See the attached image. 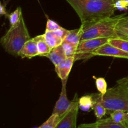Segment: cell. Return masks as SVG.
<instances>
[{
    "mask_svg": "<svg viewBox=\"0 0 128 128\" xmlns=\"http://www.w3.org/2000/svg\"><path fill=\"white\" fill-rule=\"evenodd\" d=\"M119 29H126L128 30V16H124L118 23L117 30Z\"/></svg>",
    "mask_w": 128,
    "mask_h": 128,
    "instance_id": "obj_26",
    "label": "cell"
},
{
    "mask_svg": "<svg viewBox=\"0 0 128 128\" xmlns=\"http://www.w3.org/2000/svg\"><path fill=\"white\" fill-rule=\"evenodd\" d=\"M44 35L46 42L51 49L60 46L63 41V40L56 36L53 33V32L45 31Z\"/></svg>",
    "mask_w": 128,
    "mask_h": 128,
    "instance_id": "obj_16",
    "label": "cell"
},
{
    "mask_svg": "<svg viewBox=\"0 0 128 128\" xmlns=\"http://www.w3.org/2000/svg\"><path fill=\"white\" fill-rule=\"evenodd\" d=\"M117 33L119 38L128 40V30L119 29V30H117Z\"/></svg>",
    "mask_w": 128,
    "mask_h": 128,
    "instance_id": "obj_27",
    "label": "cell"
},
{
    "mask_svg": "<svg viewBox=\"0 0 128 128\" xmlns=\"http://www.w3.org/2000/svg\"><path fill=\"white\" fill-rule=\"evenodd\" d=\"M23 16L17 24L10 26L8 31L1 38V46L10 54L19 56V53L25 43L31 40Z\"/></svg>",
    "mask_w": 128,
    "mask_h": 128,
    "instance_id": "obj_3",
    "label": "cell"
},
{
    "mask_svg": "<svg viewBox=\"0 0 128 128\" xmlns=\"http://www.w3.org/2000/svg\"><path fill=\"white\" fill-rule=\"evenodd\" d=\"M39 56L37 42L33 38H31L24 44L19 53V56L21 58L31 59Z\"/></svg>",
    "mask_w": 128,
    "mask_h": 128,
    "instance_id": "obj_10",
    "label": "cell"
},
{
    "mask_svg": "<svg viewBox=\"0 0 128 128\" xmlns=\"http://www.w3.org/2000/svg\"><path fill=\"white\" fill-rule=\"evenodd\" d=\"M62 116H60L57 114H52L51 116L38 128H55Z\"/></svg>",
    "mask_w": 128,
    "mask_h": 128,
    "instance_id": "obj_19",
    "label": "cell"
},
{
    "mask_svg": "<svg viewBox=\"0 0 128 128\" xmlns=\"http://www.w3.org/2000/svg\"><path fill=\"white\" fill-rule=\"evenodd\" d=\"M38 1H39V0H38Z\"/></svg>",
    "mask_w": 128,
    "mask_h": 128,
    "instance_id": "obj_32",
    "label": "cell"
},
{
    "mask_svg": "<svg viewBox=\"0 0 128 128\" xmlns=\"http://www.w3.org/2000/svg\"><path fill=\"white\" fill-rule=\"evenodd\" d=\"M46 57L52 62L54 66L67 58V56L61 44L54 48L51 49V51L46 56Z\"/></svg>",
    "mask_w": 128,
    "mask_h": 128,
    "instance_id": "obj_11",
    "label": "cell"
},
{
    "mask_svg": "<svg viewBox=\"0 0 128 128\" xmlns=\"http://www.w3.org/2000/svg\"><path fill=\"white\" fill-rule=\"evenodd\" d=\"M72 103L68 111L62 116L55 128H76V121L78 114L79 99L76 94L72 100Z\"/></svg>",
    "mask_w": 128,
    "mask_h": 128,
    "instance_id": "obj_6",
    "label": "cell"
},
{
    "mask_svg": "<svg viewBox=\"0 0 128 128\" xmlns=\"http://www.w3.org/2000/svg\"><path fill=\"white\" fill-rule=\"evenodd\" d=\"M78 128H104L103 127L99 126L96 122L94 123H89V124H82L80 125Z\"/></svg>",
    "mask_w": 128,
    "mask_h": 128,
    "instance_id": "obj_28",
    "label": "cell"
},
{
    "mask_svg": "<svg viewBox=\"0 0 128 128\" xmlns=\"http://www.w3.org/2000/svg\"></svg>",
    "mask_w": 128,
    "mask_h": 128,
    "instance_id": "obj_31",
    "label": "cell"
},
{
    "mask_svg": "<svg viewBox=\"0 0 128 128\" xmlns=\"http://www.w3.org/2000/svg\"><path fill=\"white\" fill-rule=\"evenodd\" d=\"M22 10L21 7H18L17 8L11 13L8 14L7 17L8 18L10 23V26H14L20 21L21 18L22 17Z\"/></svg>",
    "mask_w": 128,
    "mask_h": 128,
    "instance_id": "obj_21",
    "label": "cell"
},
{
    "mask_svg": "<svg viewBox=\"0 0 128 128\" xmlns=\"http://www.w3.org/2000/svg\"><path fill=\"white\" fill-rule=\"evenodd\" d=\"M61 45L63 48V50L64 51L67 58L75 56L76 50H77V46L73 44L72 43L66 41V40H63Z\"/></svg>",
    "mask_w": 128,
    "mask_h": 128,
    "instance_id": "obj_20",
    "label": "cell"
},
{
    "mask_svg": "<svg viewBox=\"0 0 128 128\" xmlns=\"http://www.w3.org/2000/svg\"><path fill=\"white\" fill-rule=\"evenodd\" d=\"M0 14L5 15L6 16H7V15L8 14L6 10V5L2 4L1 2L0 3Z\"/></svg>",
    "mask_w": 128,
    "mask_h": 128,
    "instance_id": "obj_29",
    "label": "cell"
},
{
    "mask_svg": "<svg viewBox=\"0 0 128 128\" xmlns=\"http://www.w3.org/2000/svg\"><path fill=\"white\" fill-rule=\"evenodd\" d=\"M95 101L92 95H86L79 99V108L84 112L90 111L92 110Z\"/></svg>",
    "mask_w": 128,
    "mask_h": 128,
    "instance_id": "obj_15",
    "label": "cell"
},
{
    "mask_svg": "<svg viewBox=\"0 0 128 128\" xmlns=\"http://www.w3.org/2000/svg\"><path fill=\"white\" fill-rule=\"evenodd\" d=\"M110 117L114 122H127L128 121V112L121 110H116L110 113Z\"/></svg>",
    "mask_w": 128,
    "mask_h": 128,
    "instance_id": "obj_18",
    "label": "cell"
},
{
    "mask_svg": "<svg viewBox=\"0 0 128 128\" xmlns=\"http://www.w3.org/2000/svg\"><path fill=\"white\" fill-rule=\"evenodd\" d=\"M33 39L37 42L39 56L46 57V56L51 51V49L50 48V47L46 42L44 34L41 35H38V36L33 38Z\"/></svg>",
    "mask_w": 128,
    "mask_h": 128,
    "instance_id": "obj_12",
    "label": "cell"
},
{
    "mask_svg": "<svg viewBox=\"0 0 128 128\" xmlns=\"http://www.w3.org/2000/svg\"><path fill=\"white\" fill-rule=\"evenodd\" d=\"M108 38H94L81 41L79 43L75 54V61L90 58L94 56L92 52L102 45L109 42Z\"/></svg>",
    "mask_w": 128,
    "mask_h": 128,
    "instance_id": "obj_5",
    "label": "cell"
},
{
    "mask_svg": "<svg viewBox=\"0 0 128 128\" xmlns=\"http://www.w3.org/2000/svg\"><path fill=\"white\" fill-rule=\"evenodd\" d=\"M94 101L100 102L108 111L121 110L128 112V85L119 84L108 90L104 94H92Z\"/></svg>",
    "mask_w": 128,
    "mask_h": 128,
    "instance_id": "obj_4",
    "label": "cell"
},
{
    "mask_svg": "<svg viewBox=\"0 0 128 128\" xmlns=\"http://www.w3.org/2000/svg\"><path fill=\"white\" fill-rule=\"evenodd\" d=\"M68 31L69 30H66V29L64 28L61 27L58 30H56V31H53V33L56 36H57L58 37L61 38V40H64L65 39V38H66V36H67L68 33Z\"/></svg>",
    "mask_w": 128,
    "mask_h": 128,
    "instance_id": "obj_25",
    "label": "cell"
},
{
    "mask_svg": "<svg viewBox=\"0 0 128 128\" xmlns=\"http://www.w3.org/2000/svg\"><path fill=\"white\" fill-rule=\"evenodd\" d=\"M74 61V56H71L67 58L66 60L54 66L55 71L61 80H68Z\"/></svg>",
    "mask_w": 128,
    "mask_h": 128,
    "instance_id": "obj_9",
    "label": "cell"
},
{
    "mask_svg": "<svg viewBox=\"0 0 128 128\" xmlns=\"http://www.w3.org/2000/svg\"><path fill=\"white\" fill-rule=\"evenodd\" d=\"M126 14L106 18L82 27L83 34L81 41L94 38H118L117 26Z\"/></svg>",
    "mask_w": 128,
    "mask_h": 128,
    "instance_id": "obj_2",
    "label": "cell"
},
{
    "mask_svg": "<svg viewBox=\"0 0 128 128\" xmlns=\"http://www.w3.org/2000/svg\"><path fill=\"white\" fill-rule=\"evenodd\" d=\"M93 56H111L114 58L128 59V52L112 46L109 42L102 45L92 52Z\"/></svg>",
    "mask_w": 128,
    "mask_h": 128,
    "instance_id": "obj_8",
    "label": "cell"
},
{
    "mask_svg": "<svg viewBox=\"0 0 128 128\" xmlns=\"http://www.w3.org/2000/svg\"><path fill=\"white\" fill-rule=\"evenodd\" d=\"M68 80H61L62 89L61 94L58 101L55 104L52 114H57L60 116H62L69 110L71 106L72 101H69L66 92V83Z\"/></svg>",
    "mask_w": 128,
    "mask_h": 128,
    "instance_id": "obj_7",
    "label": "cell"
},
{
    "mask_svg": "<svg viewBox=\"0 0 128 128\" xmlns=\"http://www.w3.org/2000/svg\"><path fill=\"white\" fill-rule=\"evenodd\" d=\"M96 86L101 94H104L107 92V82L104 78H98L96 79Z\"/></svg>",
    "mask_w": 128,
    "mask_h": 128,
    "instance_id": "obj_23",
    "label": "cell"
},
{
    "mask_svg": "<svg viewBox=\"0 0 128 128\" xmlns=\"http://www.w3.org/2000/svg\"><path fill=\"white\" fill-rule=\"evenodd\" d=\"M61 27V26H60L56 22L50 20V19H48L47 22H46V31L53 32V31H55L57 30H58Z\"/></svg>",
    "mask_w": 128,
    "mask_h": 128,
    "instance_id": "obj_24",
    "label": "cell"
},
{
    "mask_svg": "<svg viewBox=\"0 0 128 128\" xmlns=\"http://www.w3.org/2000/svg\"><path fill=\"white\" fill-rule=\"evenodd\" d=\"M117 84H119L128 85V76L125 78H123L122 79H120L118 81H117Z\"/></svg>",
    "mask_w": 128,
    "mask_h": 128,
    "instance_id": "obj_30",
    "label": "cell"
},
{
    "mask_svg": "<svg viewBox=\"0 0 128 128\" xmlns=\"http://www.w3.org/2000/svg\"><path fill=\"white\" fill-rule=\"evenodd\" d=\"M74 9L85 27L102 19L111 17L116 10L115 0H66Z\"/></svg>",
    "mask_w": 128,
    "mask_h": 128,
    "instance_id": "obj_1",
    "label": "cell"
},
{
    "mask_svg": "<svg viewBox=\"0 0 128 128\" xmlns=\"http://www.w3.org/2000/svg\"><path fill=\"white\" fill-rule=\"evenodd\" d=\"M99 126L104 128H128V121L124 122H116L108 118L106 119H101L96 121Z\"/></svg>",
    "mask_w": 128,
    "mask_h": 128,
    "instance_id": "obj_13",
    "label": "cell"
},
{
    "mask_svg": "<svg viewBox=\"0 0 128 128\" xmlns=\"http://www.w3.org/2000/svg\"><path fill=\"white\" fill-rule=\"evenodd\" d=\"M109 43L121 50L128 52V40L121 38H114L109 40Z\"/></svg>",
    "mask_w": 128,
    "mask_h": 128,
    "instance_id": "obj_17",
    "label": "cell"
},
{
    "mask_svg": "<svg viewBox=\"0 0 128 128\" xmlns=\"http://www.w3.org/2000/svg\"><path fill=\"white\" fill-rule=\"evenodd\" d=\"M92 110L94 112V114L98 120L102 119V117L106 115V112H107V110L105 108L104 106H103L101 104H100L98 102H96V101H95V103L92 107Z\"/></svg>",
    "mask_w": 128,
    "mask_h": 128,
    "instance_id": "obj_22",
    "label": "cell"
},
{
    "mask_svg": "<svg viewBox=\"0 0 128 128\" xmlns=\"http://www.w3.org/2000/svg\"><path fill=\"white\" fill-rule=\"evenodd\" d=\"M82 34H83V28L81 26L80 28L69 30L68 33L64 40H66L78 46L81 41Z\"/></svg>",
    "mask_w": 128,
    "mask_h": 128,
    "instance_id": "obj_14",
    "label": "cell"
}]
</instances>
